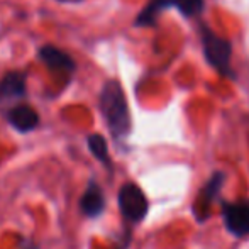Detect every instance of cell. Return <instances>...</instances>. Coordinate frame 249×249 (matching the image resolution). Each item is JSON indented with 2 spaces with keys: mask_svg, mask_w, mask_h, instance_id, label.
<instances>
[{
  "mask_svg": "<svg viewBox=\"0 0 249 249\" xmlns=\"http://www.w3.org/2000/svg\"><path fill=\"white\" fill-rule=\"evenodd\" d=\"M100 110L114 139L122 141L131 132V114L124 90L117 80H108L100 92Z\"/></svg>",
  "mask_w": 249,
  "mask_h": 249,
  "instance_id": "1",
  "label": "cell"
},
{
  "mask_svg": "<svg viewBox=\"0 0 249 249\" xmlns=\"http://www.w3.org/2000/svg\"><path fill=\"white\" fill-rule=\"evenodd\" d=\"M200 37H202V46L205 58L220 75H226L234 78V73L231 70V56H232V44L226 37H220L213 33L210 27H200Z\"/></svg>",
  "mask_w": 249,
  "mask_h": 249,
  "instance_id": "2",
  "label": "cell"
},
{
  "mask_svg": "<svg viewBox=\"0 0 249 249\" xmlns=\"http://www.w3.org/2000/svg\"><path fill=\"white\" fill-rule=\"evenodd\" d=\"M119 209L125 220L129 222H141L149 209L148 198L144 192L136 183H124L119 190Z\"/></svg>",
  "mask_w": 249,
  "mask_h": 249,
  "instance_id": "3",
  "label": "cell"
},
{
  "mask_svg": "<svg viewBox=\"0 0 249 249\" xmlns=\"http://www.w3.org/2000/svg\"><path fill=\"white\" fill-rule=\"evenodd\" d=\"M222 219L227 231L237 237L249 234V198L222 203Z\"/></svg>",
  "mask_w": 249,
  "mask_h": 249,
  "instance_id": "4",
  "label": "cell"
},
{
  "mask_svg": "<svg viewBox=\"0 0 249 249\" xmlns=\"http://www.w3.org/2000/svg\"><path fill=\"white\" fill-rule=\"evenodd\" d=\"M224 181H226V175L222 171H215L209 178V181L203 185L202 190L198 192L197 198L194 202V213L198 222H203L210 215V205H212L213 198L217 197V194L222 190Z\"/></svg>",
  "mask_w": 249,
  "mask_h": 249,
  "instance_id": "5",
  "label": "cell"
},
{
  "mask_svg": "<svg viewBox=\"0 0 249 249\" xmlns=\"http://www.w3.org/2000/svg\"><path fill=\"white\" fill-rule=\"evenodd\" d=\"M26 97V76L24 73L10 71L0 80V105H16Z\"/></svg>",
  "mask_w": 249,
  "mask_h": 249,
  "instance_id": "6",
  "label": "cell"
},
{
  "mask_svg": "<svg viewBox=\"0 0 249 249\" xmlns=\"http://www.w3.org/2000/svg\"><path fill=\"white\" fill-rule=\"evenodd\" d=\"M7 119H9L10 125L16 127L19 132H29L33 129L37 127L39 124V115L34 110L31 105L20 104L10 107V110L7 112Z\"/></svg>",
  "mask_w": 249,
  "mask_h": 249,
  "instance_id": "7",
  "label": "cell"
},
{
  "mask_svg": "<svg viewBox=\"0 0 249 249\" xmlns=\"http://www.w3.org/2000/svg\"><path fill=\"white\" fill-rule=\"evenodd\" d=\"M80 209L90 219H95V217L102 215V212L105 210V197L104 192L95 181H90L89 187L85 188L80 200Z\"/></svg>",
  "mask_w": 249,
  "mask_h": 249,
  "instance_id": "8",
  "label": "cell"
},
{
  "mask_svg": "<svg viewBox=\"0 0 249 249\" xmlns=\"http://www.w3.org/2000/svg\"><path fill=\"white\" fill-rule=\"evenodd\" d=\"M39 58L46 63L48 68L56 70V71H63V73H71L75 70V63L73 59L66 54L65 51L58 50L54 46H43L39 50Z\"/></svg>",
  "mask_w": 249,
  "mask_h": 249,
  "instance_id": "9",
  "label": "cell"
},
{
  "mask_svg": "<svg viewBox=\"0 0 249 249\" xmlns=\"http://www.w3.org/2000/svg\"><path fill=\"white\" fill-rule=\"evenodd\" d=\"M170 5H173L171 0H149L148 5L142 9V12L136 19V26H146V27L154 26L158 16Z\"/></svg>",
  "mask_w": 249,
  "mask_h": 249,
  "instance_id": "10",
  "label": "cell"
},
{
  "mask_svg": "<svg viewBox=\"0 0 249 249\" xmlns=\"http://www.w3.org/2000/svg\"><path fill=\"white\" fill-rule=\"evenodd\" d=\"M89 148L92 151V154L104 164H110V158H108V146L107 141L102 138L100 134H92L89 136Z\"/></svg>",
  "mask_w": 249,
  "mask_h": 249,
  "instance_id": "11",
  "label": "cell"
},
{
  "mask_svg": "<svg viewBox=\"0 0 249 249\" xmlns=\"http://www.w3.org/2000/svg\"><path fill=\"white\" fill-rule=\"evenodd\" d=\"M171 2H173V5L178 7V10L187 17L197 16L203 9V0H171Z\"/></svg>",
  "mask_w": 249,
  "mask_h": 249,
  "instance_id": "12",
  "label": "cell"
},
{
  "mask_svg": "<svg viewBox=\"0 0 249 249\" xmlns=\"http://www.w3.org/2000/svg\"><path fill=\"white\" fill-rule=\"evenodd\" d=\"M61 2H80V0H61Z\"/></svg>",
  "mask_w": 249,
  "mask_h": 249,
  "instance_id": "13",
  "label": "cell"
}]
</instances>
